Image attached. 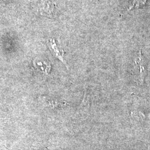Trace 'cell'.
I'll return each mask as SVG.
<instances>
[{
	"label": "cell",
	"instance_id": "cell-1",
	"mask_svg": "<svg viewBox=\"0 0 150 150\" xmlns=\"http://www.w3.org/2000/svg\"><path fill=\"white\" fill-rule=\"evenodd\" d=\"M48 46L54 56L60 60L66 66V67L68 68V65L64 57V52L62 49L59 47L54 39H50L49 40Z\"/></svg>",
	"mask_w": 150,
	"mask_h": 150
},
{
	"label": "cell",
	"instance_id": "cell-2",
	"mask_svg": "<svg viewBox=\"0 0 150 150\" xmlns=\"http://www.w3.org/2000/svg\"><path fill=\"white\" fill-rule=\"evenodd\" d=\"M136 64L139 67V80L142 83H144L145 77L147 76V70L146 68L145 59L141 53V51H139V56L136 60Z\"/></svg>",
	"mask_w": 150,
	"mask_h": 150
},
{
	"label": "cell",
	"instance_id": "cell-3",
	"mask_svg": "<svg viewBox=\"0 0 150 150\" xmlns=\"http://www.w3.org/2000/svg\"><path fill=\"white\" fill-rule=\"evenodd\" d=\"M39 100L42 103L44 106H46L52 108L57 107L61 104L60 102L55 101L54 100L50 99V98L46 97H41L39 98Z\"/></svg>",
	"mask_w": 150,
	"mask_h": 150
},
{
	"label": "cell",
	"instance_id": "cell-4",
	"mask_svg": "<svg viewBox=\"0 0 150 150\" xmlns=\"http://www.w3.org/2000/svg\"><path fill=\"white\" fill-rule=\"evenodd\" d=\"M146 0H134L132 5L129 6V10H131L133 8H138L141 5L145 4Z\"/></svg>",
	"mask_w": 150,
	"mask_h": 150
}]
</instances>
